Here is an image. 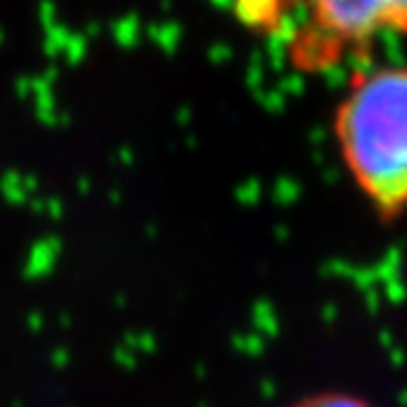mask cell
Masks as SVG:
<instances>
[{
	"instance_id": "6da1fadb",
	"label": "cell",
	"mask_w": 407,
	"mask_h": 407,
	"mask_svg": "<svg viewBox=\"0 0 407 407\" xmlns=\"http://www.w3.org/2000/svg\"><path fill=\"white\" fill-rule=\"evenodd\" d=\"M348 174L381 219L407 211V66L356 74L334 113Z\"/></svg>"
},
{
	"instance_id": "3957f363",
	"label": "cell",
	"mask_w": 407,
	"mask_h": 407,
	"mask_svg": "<svg viewBox=\"0 0 407 407\" xmlns=\"http://www.w3.org/2000/svg\"><path fill=\"white\" fill-rule=\"evenodd\" d=\"M289 407H375L373 402H368L365 397L356 395V392L346 390H322L314 395H307L302 400H297Z\"/></svg>"
},
{
	"instance_id": "7a4b0ae2",
	"label": "cell",
	"mask_w": 407,
	"mask_h": 407,
	"mask_svg": "<svg viewBox=\"0 0 407 407\" xmlns=\"http://www.w3.org/2000/svg\"><path fill=\"white\" fill-rule=\"evenodd\" d=\"M305 15L289 39L302 71H327L378 37H407V0H302Z\"/></svg>"
}]
</instances>
